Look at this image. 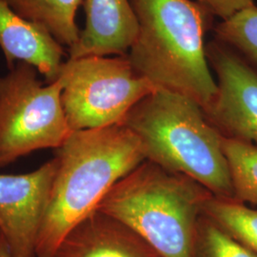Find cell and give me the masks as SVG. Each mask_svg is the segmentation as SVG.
Masks as SVG:
<instances>
[{"instance_id":"cell-18","label":"cell","mask_w":257,"mask_h":257,"mask_svg":"<svg viewBox=\"0 0 257 257\" xmlns=\"http://www.w3.org/2000/svg\"><path fill=\"white\" fill-rule=\"evenodd\" d=\"M0 257H12L9 247L4 238L0 235Z\"/></svg>"},{"instance_id":"cell-6","label":"cell","mask_w":257,"mask_h":257,"mask_svg":"<svg viewBox=\"0 0 257 257\" xmlns=\"http://www.w3.org/2000/svg\"><path fill=\"white\" fill-rule=\"evenodd\" d=\"M19 62L0 77V168L36 151L58 149L72 135L58 80L43 82Z\"/></svg>"},{"instance_id":"cell-5","label":"cell","mask_w":257,"mask_h":257,"mask_svg":"<svg viewBox=\"0 0 257 257\" xmlns=\"http://www.w3.org/2000/svg\"><path fill=\"white\" fill-rule=\"evenodd\" d=\"M56 80L73 132L121 124L138 102L158 90L127 55L67 58Z\"/></svg>"},{"instance_id":"cell-15","label":"cell","mask_w":257,"mask_h":257,"mask_svg":"<svg viewBox=\"0 0 257 257\" xmlns=\"http://www.w3.org/2000/svg\"><path fill=\"white\" fill-rule=\"evenodd\" d=\"M215 39L257 65V6L242 10L214 27Z\"/></svg>"},{"instance_id":"cell-17","label":"cell","mask_w":257,"mask_h":257,"mask_svg":"<svg viewBox=\"0 0 257 257\" xmlns=\"http://www.w3.org/2000/svg\"><path fill=\"white\" fill-rule=\"evenodd\" d=\"M212 16L222 20L228 19L242 10L249 8L254 4V0H195Z\"/></svg>"},{"instance_id":"cell-12","label":"cell","mask_w":257,"mask_h":257,"mask_svg":"<svg viewBox=\"0 0 257 257\" xmlns=\"http://www.w3.org/2000/svg\"><path fill=\"white\" fill-rule=\"evenodd\" d=\"M23 19L45 29L63 47L77 42L76 13L83 0H5Z\"/></svg>"},{"instance_id":"cell-7","label":"cell","mask_w":257,"mask_h":257,"mask_svg":"<svg viewBox=\"0 0 257 257\" xmlns=\"http://www.w3.org/2000/svg\"><path fill=\"white\" fill-rule=\"evenodd\" d=\"M206 55L217 76V93L204 110L225 137L257 146V70L231 47L214 39Z\"/></svg>"},{"instance_id":"cell-3","label":"cell","mask_w":257,"mask_h":257,"mask_svg":"<svg viewBox=\"0 0 257 257\" xmlns=\"http://www.w3.org/2000/svg\"><path fill=\"white\" fill-rule=\"evenodd\" d=\"M121 124L139 140L146 160L192 178L213 195L233 198L223 135L198 103L158 89Z\"/></svg>"},{"instance_id":"cell-11","label":"cell","mask_w":257,"mask_h":257,"mask_svg":"<svg viewBox=\"0 0 257 257\" xmlns=\"http://www.w3.org/2000/svg\"><path fill=\"white\" fill-rule=\"evenodd\" d=\"M0 48L9 69L19 62L31 65L45 82L57 79L67 55L50 33L23 19L5 0H0Z\"/></svg>"},{"instance_id":"cell-2","label":"cell","mask_w":257,"mask_h":257,"mask_svg":"<svg viewBox=\"0 0 257 257\" xmlns=\"http://www.w3.org/2000/svg\"><path fill=\"white\" fill-rule=\"evenodd\" d=\"M138 21L128 51L136 71L157 89L187 96L207 110L217 93L204 37L212 15L195 0H131Z\"/></svg>"},{"instance_id":"cell-10","label":"cell","mask_w":257,"mask_h":257,"mask_svg":"<svg viewBox=\"0 0 257 257\" xmlns=\"http://www.w3.org/2000/svg\"><path fill=\"white\" fill-rule=\"evenodd\" d=\"M55 257L161 256L126 224L96 210L67 233Z\"/></svg>"},{"instance_id":"cell-4","label":"cell","mask_w":257,"mask_h":257,"mask_svg":"<svg viewBox=\"0 0 257 257\" xmlns=\"http://www.w3.org/2000/svg\"><path fill=\"white\" fill-rule=\"evenodd\" d=\"M211 195L192 178L144 160L112 187L97 210L138 232L161 257H193Z\"/></svg>"},{"instance_id":"cell-9","label":"cell","mask_w":257,"mask_h":257,"mask_svg":"<svg viewBox=\"0 0 257 257\" xmlns=\"http://www.w3.org/2000/svg\"><path fill=\"white\" fill-rule=\"evenodd\" d=\"M85 27L68 58L128 55L138 33L131 0H84Z\"/></svg>"},{"instance_id":"cell-1","label":"cell","mask_w":257,"mask_h":257,"mask_svg":"<svg viewBox=\"0 0 257 257\" xmlns=\"http://www.w3.org/2000/svg\"><path fill=\"white\" fill-rule=\"evenodd\" d=\"M55 158L36 257H55L67 233L97 210L120 179L146 160L139 140L123 124L73 132L56 149Z\"/></svg>"},{"instance_id":"cell-14","label":"cell","mask_w":257,"mask_h":257,"mask_svg":"<svg viewBox=\"0 0 257 257\" xmlns=\"http://www.w3.org/2000/svg\"><path fill=\"white\" fill-rule=\"evenodd\" d=\"M229 167L233 198L257 206V146L244 140L222 136Z\"/></svg>"},{"instance_id":"cell-13","label":"cell","mask_w":257,"mask_h":257,"mask_svg":"<svg viewBox=\"0 0 257 257\" xmlns=\"http://www.w3.org/2000/svg\"><path fill=\"white\" fill-rule=\"evenodd\" d=\"M204 214L257 256V210L234 198L211 195Z\"/></svg>"},{"instance_id":"cell-8","label":"cell","mask_w":257,"mask_h":257,"mask_svg":"<svg viewBox=\"0 0 257 257\" xmlns=\"http://www.w3.org/2000/svg\"><path fill=\"white\" fill-rule=\"evenodd\" d=\"M55 170L54 157L31 173L0 174V235L12 257H36Z\"/></svg>"},{"instance_id":"cell-16","label":"cell","mask_w":257,"mask_h":257,"mask_svg":"<svg viewBox=\"0 0 257 257\" xmlns=\"http://www.w3.org/2000/svg\"><path fill=\"white\" fill-rule=\"evenodd\" d=\"M193 257H257L203 214L199 220Z\"/></svg>"}]
</instances>
